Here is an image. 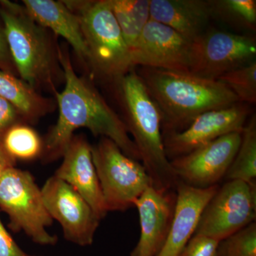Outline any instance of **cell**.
Listing matches in <instances>:
<instances>
[{
    "instance_id": "obj_1",
    "label": "cell",
    "mask_w": 256,
    "mask_h": 256,
    "mask_svg": "<svg viewBox=\"0 0 256 256\" xmlns=\"http://www.w3.org/2000/svg\"><path fill=\"white\" fill-rule=\"evenodd\" d=\"M58 58L65 86L55 95L58 118L43 140L40 159L43 162L50 163L62 158L74 132L84 128L94 136L108 138L126 156L140 161L139 152L122 118L92 84L77 75L66 46H58Z\"/></svg>"
},
{
    "instance_id": "obj_2",
    "label": "cell",
    "mask_w": 256,
    "mask_h": 256,
    "mask_svg": "<svg viewBox=\"0 0 256 256\" xmlns=\"http://www.w3.org/2000/svg\"><path fill=\"white\" fill-rule=\"evenodd\" d=\"M138 74L159 108L162 136L183 130L203 112L239 102L232 90L218 80L146 67H141Z\"/></svg>"
},
{
    "instance_id": "obj_3",
    "label": "cell",
    "mask_w": 256,
    "mask_h": 256,
    "mask_svg": "<svg viewBox=\"0 0 256 256\" xmlns=\"http://www.w3.org/2000/svg\"><path fill=\"white\" fill-rule=\"evenodd\" d=\"M0 16L12 58L20 78L33 88L56 94L64 72L48 30L35 22L23 4L2 1Z\"/></svg>"
},
{
    "instance_id": "obj_4",
    "label": "cell",
    "mask_w": 256,
    "mask_h": 256,
    "mask_svg": "<svg viewBox=\"0 0 256 256\" xmlns=\"http://www.w3.org/2000/svg\"><path fill=\"white\" fill-rule=\"evenodd\" d=\"M122 121L139 152L140 161L158 190H176L178 178L165 154L162 117L156 102L134 68L117 82Z\"/></svg>"
},
{
    "instance_id": "obj_5",
    "label": "cell",
    "mask_w": 256,
    "mask_h": 256,
    "mask_svg": "<svg viewBox=\"0 0 256 256\" xmlns=\"http://www.w3.org/2000/svg\"><path fill=\"white\" fill-rule=\"evenodd\" d=\"M64 2L78 16L94 72L116 82L134 68L109 0Z\"/></svg>"
},
{
    "instance_id": "obj_6",
    "label": "cell",
    "mask_w": 256,
    "mask_h": 256,
    "mask_svg": "<svg viewBox=\"0 0 256 256\" xmlns=\"http://www.w3.org/2000/svg\"><path fill=\"white\" fill-rule=\"evenodd\" d=\"M0 208L9 216L10 228L23 232L35 244L54 246L58 242L47 230L54 220L41 188L28 172L14 166L5 170L0 178Z\"/></svg>"
},
{
    "instance_id": "obj_7",
    "label": "cell",
    "mask_w": 256,
    "mask_h": 256,
    "mask_svg": "<svg viewBox=\"0 0 256 256\" xmlns=\"http://www.w3.org/2000/svg\"><path fill=\"white\" fill-rule=\"evenodd\" d=\"M92 162L101 191L109 212H124L134 202L152 180L142 163L129 158L108 138H100L92 146Z\"/></svg>"
},
{
    "instance_id": "obj_8",
    "label": "cell",
    "mask_w": 256,
    "mask_h": 256,
    "mask_svg": "<svg viewBox=\"0 0 256 256\" xmlns=\"http://www.w3.org/2000/svg\"><path fill=\"white\" fill-rule=\"evenodd\" d=\"M256 56L255 37L207 30L192 42L188 73L218 80L224 74L256 62Z\"/></svg>"
},
{
    "instance_id": "obj_9",
    "label": "cell",
    "mask_w": 256,
    "mask_h": 256,
    "mask_svg": "<svg viewBox=\"0 0 256 256\" xmlns=\"http://www.w3.org/2000/svg\"><path fill=\"white\" fill-rule=\"evenodd\" d=\"M256 181H227L202 212L194 235L220 242L256 222Z\"/></svg>"
},
{
    "instance_id": "obj_10",
    "label": "cell",
    "mask_w": 256,
    "mask_h": 256,
    "mask_svg": "<svg viewBox=\"0 0 256 256\" xmlns=\"http://www.w3.org/2000/svg\"><path fill=\"white\" fill-rule=\"evenodd\" d=\"M252 114L250 105L240 102L200 114L183 130L162 136L166 158L171 161L226 134L242 132Z\"/></svg>"
},
{
    "instance_id": "obj_11",
    "label": "cell",
    "mask_w": 256,
    "mask_h": 256,
    "mask_svg": "<svg viewBox=\"0 0 256 256\" xmlns=\"http://www.w3.org/2000/svg\"><path fill=\"white\" fill-rule=\"evenodd\" d=\"M41 190L46 210L60 224L64 238L80 246L92 245L101 220L88 202L54 174Z\"/></svg>"
},
{
    "instance_id": "obj_12",
    "label": "cell",
    "mask_w": 256,
    "mask_h": 256,
    "mask_svg": "<svg viewBox=\"0 0 256 256\" xmlns=\"http://www.w3.org/2000/svg\"><path fill=\"white\" fill-rule=\"evenodd\" d=\"M242 141V132H232L171 160L178 181L198 188L218 185L224 180Z\"/></svg>"
},
{
    "instance_id": "obj_13",
    "label": "cell",
    "mask_w": 256,
    "mask_h": 256,
    "mask_svg": "<svg viewBox=\"0 0 256 256\" xmlns=\"http://www.w3.org/2000/svg\"><path fill=\"white\" fill-rule=\"evenodd\" d=\"M191 44L172 28L150 18L130 50L131 64L133 68L188 72Z\"/></svg>"
},
{
    "instance_id": "obj_14",
    "label": "cell",
    "mask_w": 256,
    "mask_h": 256,
    "mask_svg": "<svg viewBox=\"0 0 256 256\" xmlns=\"http://www.w3.org/2000/svg\"><path fill=\"white\" fill-rule=\"evenodd\" d=\"M176 190L150 186L134 202L140 236L130 256H158L169 235L176 206Z\"/></svg>"
},
{
    "instance_id": "obj_15",
    "label": "cell",
    "mask_w": 256,
    "mask_h": 256,
    "mask_svg": "<svg viewBox=\"0 0 256 256\" xmlns=\"http://www.w3.org/2000/svg\"><path fill=\"white\" fill-rule=\"evenodd\" d=\"M55 176L70 185L88 202L100 220L108 213L94 162L92 146L82 136H74Z\"/></svg>"
},
{
    "instance_id": "obj_16",
    "label": "cell",
    "mask_w": 256,
    "mask_h": 256,
    "mask_svg": "<svg viewBox=\"0 0 256 256\" xmlns=\"http://www.w3.org/2000/svg\"><path fill=\"white\" fill-rule=\"evenodd\" d=\"M220 188H192L178 181L174 218L168 239L158 256H178L194 235L205 206Z\"/></svg>"
},
{
    "instance_id": "obj_17",
    "label": "cell",
    "mask_w": 256,
    "mask_h": 256,
    "mask_svg": "<svg viewBox=\"0 0 256 256\" xmlns=\"http://www.w3.org/2000/svg\"><path fill=\"white\" fill-rule=\"evenodd\" d=\"M150 18L193 42L207 31L210 0H150Z\"/></svg>"
},
{
    "instance_id": "obj_18",
    "label": "cell",
    "mask_w": 256,
    "mask_h": 256,
    "mask_svg": "<svg viewBox=\"0 0 256 256\" xmlns=\"http://www.w3.org/2000/svg\"><path fill=\"white\" fill-rule=\"evenodd\" d=\"M22 4L36 22L66 40L82 63L88 65V52L80 21L64 1L23 0Z\"/></svg>"
},
{
    "instance_id": "obj_19",
    "label": "cell",
    "mask_w": 256,
    "mask_h": 256,
    "mask_svg": "<svg viewBox=\"0 0 256 256\" xmlns=\"http://www.w3.org/2000/svg\"><path fill=\"white\" fill-rule=\"evenodd\" d=\"M0 97L18 111L24 124H35L54 112L57 106L54 99L42 96L16 76L0 70Z\"/></svg>"
},
{
    "instance_id": "obj_20",
    "label": "cell",
    "mask_w": 256,
    "mask_h": 256,
    "mask_svg": "<svg viewBox=\"0 0 256 256\" xmlns=\"http://www.w3.org/2000/svg\"><path fill=\"white\" fill-rule=\"evenodd\" d=\"M111 10L130 50L150 20V0H109Z\"/></svg>"
},
{
    "instance_id": "obj_21",
    "label": "cell",
    "mask_w": 256,
    "mask_h": 256,
    "mask_svg": "<svg viewBox=\"0 0 256 256\" xmlns=\"http://www.w3.org/2000/svg\"><path fill=\"white\" fill-rule=\"evenodd\" d=\"M226 182L256 181V116H250L242 132L238 151L226 174Z\"/></svg>"
},
{
    "instance_id": "obj_22",
    "label": "cell",
    "mask_w": 256,
    "mask_h": 256,
    "mask_svg": "<svg viewBox=\"0 0 256 256\" xmlns=\"http://www.w3.org/2000/svg\"><path fill=\"white\" fill-rule=\"evenodd\" d=\"M5 150L11 158L30 161L41 158L43 140L34 129L20 122L9 128L2 140Z\"/></svg>"
},
{
    "instance_id": "obj_23",
    "label": "cell",
    "mask_w": 256,
    "mask_h": 256,
    "mask_svg": "<svg viewBox=\"0 0 256 256\" xmlns=\"http://www.w3.org/2000/svg\"><path fill=\"white\" fill-rule=\"evenodd\" d=\"M212 18L230 26L255 31L256 0H210Z\"/></svg>"
},
{
    "instance_id": "obj_24",
    "label": "cell",
    "mask_w": 256,
    "mask_h": 256,
    "mask_svg": "<svg viewBox=\"0 0 256 256\" xmlns=\"http://www.w3.org/2000/svg\"><path fill=\"white\" fill-rule=\"evenodd\" d=\"M223 82L238 98L248 105L256 102V62L224 74L218 79Z\"/></svg>"
},
{
    "instance_id": "obj_25",
    "label": "cell",
    "mask_w": 256,
    "mask_h": 256,
    "mask_svg": "<svg viewBox=\"0 0 256 256\" xmlns=\"http://www.w3.org/2000/svg\"><path fill=\"white\" fill-rule=\"evenodd\" d=\"M217 256H256V223L218 242Z\"/></svg>"
},
{
    "instance_id": "obj_26",
    "label": "cell",
    "mask_w": 256,
    "mask_h": 256,
    "mask_svg": "<svg viewBox=\"0 0 256 256\" xmlns=\"http://www.w3.org/2000/svg\"><path fill=\"white\" fill-rule=\"evenodd\" d=\"M218 240L202 235H194L178 256H217Z\"/></svg>"
},
{
    "instance_id": "obj_27",
    "label": "cell",
    "mask_w": 256,
    "mask_h": 256,
    "mask_svg": "<svg viewBox=\"0 0 256 256\" xmlns=\"http://www.w3.org/2000/svg\"><path fill=\"white\" fill-rule=\"evenodd\" d=\"M21 120V117L14 106L0 97V134H4L9 128L20 124Z\"/></svg>"
},
{
    "instance_id": "obj_28",
    "label": "cell",
    "mask_w": 256,
    "mask_h": 256,
    "mask_svg": "<svg viewBox=\"0 0 256 256\" xmlns=\"http://www.w3.org/2000/svg\"><path fill=\"white\" fill-rule=\"evenodd\" d=\"M0 256H43L32 255L24 252L14 239L12 238L9 232L4 228L0 220Z\"/></svg>"
},
{
    "instance_id": "obj_29",
    "label": "cell",
    "mask_w": 256,
    "mask_h": 256,
    "mask_svg": "<svg viewBox=\"0 0 256 256\" xmlns=\"http://www.w3.org/2000/svg\"><path fill=\"white\" fill-rule=\"evenodd\" d=\"M0 68L2 70L12 74L18 75L16 67L10 54L6 36H5L4 28H0Z\"/></svg>"
},
{
    "instance_id": "obj_30",
    "label": "cell",
    "mask_w": 256,
    "mask_h": 256,
    "mask_svg": "<svg viewBox=\"0 0 256 256\" xmlns=\"http://www.w3.org/2000/svg\"><path fill=\"white\" fill-rule=\"evenodd\" d=\"M15 160L11 158L5 150L2 140H0V178L2 176L5 170L14 166Z\"/></svg>"
}]
</instances>
